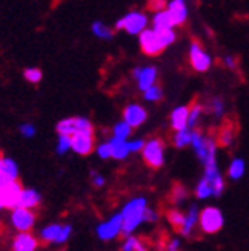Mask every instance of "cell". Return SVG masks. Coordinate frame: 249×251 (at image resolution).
Masks as SVG:
<instances>
[{
  "label": "cell",
  "mask_w": 249,
  "mask_h": 251,
  "mask_svg": "<svg viewBox=\"0 0 249 251\" xmlns=\"http://www.w3.org/2000/svg\"><path fill=\"white\" fill-rule=\"evenodd\" d=\"M164 92H162V87H160L159 84H153L150 86L148 89L144 91V98L147 100V101H159L160 98H162Z\"/></svg>",
  "instance_id": "obj_37"
},
{
  "label": "cell",
  "mask_w": 249,
  "mask_h": 251,
  "mask_svg": "<svg viewBox=\"0 0 249 251\" xmlns=\"http://www.w3.org/2000/svg\"><path fill=\"white\" fill-rule=\"evenodd\" d=\"M95 152L98 155V158L101 159H110L112 158V146L109 141L106 143H99L96 147H95Z\"/></svg>",
  "instance_id": "obj_38"
},
{
  "label": "cell",
  "mask_w": 249,
  "mask_h": 251,
  "mask_svg": "<svg viewBox=\"0 0 249 251\" xmlns=\"http://www.w3.org/2000/svg\"><path fill=\"white\" fill-rule=\"evenodd\" d=\"M91 181H92V185L96 188H101L106 184V178L98 172H91Z\"/></svg>",
  "instance_id": "obj_40"
},
{
  "label": "cell",
  "mask_w": 249,
  "mask_h": 251,
  "mask_svg": "<svg viewBox=\"0 0 249 251\" xmlns=\"http://www.w3.org/2000/svg\"><path fill=\"white\" fill-rule=\"evenodd\" d=\"M245 172H246L245 161L242 158H234L228 166V178L232 181H239L245 176Z\"/></svg>",
  "instance_id": "obj_29"
},
{
  "label": "cell",
  "mask_w": 249,
  "mask_h": 251,
  "mask_svg": "<svg viewBox=\"0 0 249 251\" xmlns=\"http://www.w3.org/2000/svg\"><path fill=\"white\" fill-rule=\"evenodd\" d=\"M122 228H124V221H122V215L119 211L116 215L110 216L109 219L99 222L95 228V233L98 236V239L109 242V241H115L118 237H121Z\"/></svg>",
  "instance_id": "obj_8"
},
{
  "label": "cell",
  "mask_w": 249,
  "mask_h": 251,
  "mask_svg": "<svg viewBox=\"0 0 249 251\" xmlns=\"http://www.w3.org/2000/svg\"><path fill=\"white\" fill-rule=\"evenodd\" d=\"M188 117H190V106L174 107L170 115V124L173 130H181L188 127Z\"/></svg>",
  "instance_id": "obj_20"
},
{
  "label": "cell",
  "mask_w": 249,
  "mask_h": 251,
  "mask_svg": "<svg viewBox=\"0 0 249 251\" xmlns=\"http://www.w3.org/2000/svg\"><path fill=\"white\" fill-rule=\"evenodd\" d=\"M133 78L136 80L139 89L144 92L150 86L156 84L158 80V69L155 66H145V68H135L133 69Z\"/></svg>",
  "instance_id": "obj_16"
},
{
  "label": "cell",
  "mask_w": 249,
  "mask_h": 251,
  "mask_svg": "<svg viewBox=\"0 0 249 251\" xmlns=\"http://www.w3.org/2000/svg\"><path fill=\"white\" fill-rule=\"evenodd\" d=\"M194 195L197 199L201 201H205V199H209V198H214V190H213V185L209 184V181L206 178H201L194 188Z\"/></svg>",
  "instance_id": "obj_30"
},
{
  "label": "cell",
  "mask_w": 249,
  "mask_h": 251,
  "mask_svg": "<svg viewBox=\"0 0 249 251\" xmlns=\"http://www.w3.org/2000/svg\"><path fill=\"white\" fill-rule=\"evenodd\" d=\"M124 121L129 123L132 127H139V126H142L147 118H148V112L144 106L138 104V103H132L129 104L126 109H124Z\"/></svg>",
  "instance_id": "obj_17"
},
{
  "label": "cell",
  "mask_w": 249,
  "mask_h": 251,
  "mask_svg": "<svg viewBox=\"0 0 249 251\" xmlns=\"http://www.w3.org/2000/svg\"><path fill=\"white\" fill-rule=\"evenodd\" d=\"M153 28L158 29V31L174 28L173 19H171V16H170V12H168L167 8L162 9V11L155 12V16H153Z\"/></svg>",
  "instance_id": "obj_25"
},
{
  "label": "cell",
  "mask_w": 249,
  "mask_h": 251,
  "mask_svg": "<svg viewBox=\"0 0 249 251\" xmlns=\"http://www.w3.org/2000/svg\"><path fill=\"white\" fill-rule=\"evenodd\" d=\"M145 141L144 140H133V141H129V147H130V152L132 153H138L142 150Z\"/></svg>",
  "instance_id": "obj_41"
},
{
  "label": "cell",
  "mask_w": 249,
  "mask_h": 251,
  "mask_svg": "<svg viewBox=\"0 0 249 251\" xmlns=\"http://www.w3.org/2000/svg\"><path fill=\"white\" fill-rule=\"evenodd\" d=\"M191 147L194 150L197 159L202 162L204 169L217 166V141L213 136H206L201 130L194 129Z\"/></svg>",
  "instance_id": "obj_2"
},
{
  "label": "cell",
  "mask_w": 249,
  "mask_h": 251,
  "mask_svg": "<svg viewBox=\"0 0 249 251\" xmlns=\"http://www.w3.org/2000/svg\"><path fill=\"white\" fill-rule=\"evenodd\" d=\"M153 250L155 247L148 242L145 237L135 236V234L124 237L121 248H119V251H153Z\"/></svg>",
  "instance_id": "obj_19"
},
{
  "label": "cell",
  "mask_w": 249,
  "mask_h": 251,
  "mask_svg": "<svg viewBox=\"0 0 249 251\" xmlns=\"http://www.w3.org/2000/svg\"><path fill=\"white\" fill-rule=\"evenodd\" d=\"M3 210H5V208H3L2 205H0V215H2V211H3Z\"/></svg>",
  "instance_id": "obj_44"
},
{
  "label": "cell",
  "mask_w": 249,
  "mask_h": 251,
  "mask_svg": "<svg viewBox=\"0 0 249 251\" xmlns=\"http://www.w3.org/2000/svg\"><path fill=\"white\" fill-rule=\"evenodd\" d=\"M204 112H206V110H205V106H202L201 103L194 101L190 106V117H188V127L190 129L197 127V124H199V121H201Z\"/></svg>",
  "instance_id": "obj_33"
},
{
  "label": "cell",
  "mask_w": 249,
  "mask_h": 251,
  "mask_svg": "<svg viewBox=\"0 0 249 251\" xmlns=\"http://www.w3.org/2000/svg\"><path fill=\"white\" fill-rule=\"evenodd\" d=\"M72 150V136L65 135V133H58L57 136V144H55V152L58 155H66Z\"/></svg>",
  "instance_id": "obj_34"
},
{
  "label": "cell",
  "mask_w": 249,
  "mask_h": 251,
  "mask_svg": "<svg viewBox=\"0 0 249 251\" xmlns=\"http://www.w3.org/2000/svg\"><path fill=\"white\" fill-rule=\"evenodd\" d=\"M40 204H42V195H40V192L35 190V188L23 187V190L20 193V198H19V205L24 207V208L35 210Z\"/></svg>",
  "instance_id": "obj_21"
},
{
  "label": "cell",
  "mask_w": 249,
  "mask_h": 251,
  "mask_svg": "<svg viewBox=\"0 0 249 251\" xmlns=\"http://www.w3.org/2000/svg\"><path fill=\"white\" fill-rule=\"evenodd\" d=\"M182 250V237H162L155 244V251H181Z\"/></svg>",
  "instance_id": "obj_23"
},
{
  "label": "cell",
  "mask_w": 249,
  "mask_h": 251,
  "mask_svg": "<svg viewBox=\"0 0 249 251\" xmlns=\"http://www.w3.org/2000/svg\"><path fill=\"white\" fill-rule=\"evenodd\" d=\"M148 26V17L142 11H130L126 16L116 20L115 29L126 31L130 35H139Z\"/></svg>",
  "instance_id": "obj_5"
},
{
  "label": "cell",
  "mask_w": 249,
  "mask_h": 251,
  "mask_svg": "<svg viewBox=\"0 0 249 251\" xmlns=\"http://www.w3.org/2000/svg\"><path fill=\"white\" fill-rule=\"evenodd\" d=\"M8 221H9V225L16 231H32L37 222V216L34 210L17 205L9 210Z\"/></svg>",
  "instance_id": "obj_7"
},
{
  "label": "cell",
  "mask_w": 249,
  "mask_h": 251,
  "mask_svg": "<svg viewBox=\"0 0 249 251\" xmlns=\"http://www.w3.org/2000/svg\"><path fill=\"white\" fill-rule=\"evenodd\" d=\"M165 218H167V221H168V224L171 225V227L176 231H179L182 228L183 222H185V211L181 210L179 207H171V208L167 210Z\"/></svg>",
  "instance_id": "obj_27"
},
{
  "label": "cell",
  "mask_w": 249,
  "mask_h": 251,
  "mask_svg": "<svg viewBox=\"0 0 249 251\" xmlns=\"http://www.w3.org/2000/svg\"><path fill=\"white\" fill-rule=\"evenodd\" d=\"M23 190V187L19 181L11 182L0 188V205L5 210H11L19 205V198Z\"/></svg>",
  "instance_id": "obj_14"
},
{
  "label": "cell",
  "mask_w": 249,
  "mask_h": 251,
  "mask_svg": "<svg viewBox=\"0 0 249 251\" xmlns=\"http://www.w3.org/2000/svg\"><path fill=\"white\" fill-rule=\"evenodd\" d=\"M92 34L96 37V39H101V40H110L113 39L115 35V29L106 25L101 20H96L92 23Z\"/></svg>",
  "instance_id": "obj_28"
},
{
  "label": "cell",
  "mask_w": 249,
  "mask_h": 251,
  "mask_svg": "<svg viewBox=\"0 0 249 251\" xmlns=\"http://www.w3.org/2000/svg\"><path fill=\"white\" fill-rule=\"evenodd\" d=\"M193 130L194 129H190V127H185V129H181V130H174L173 133V146L178 147V149H185L191 146V140H193Z\"/></svg>",
  "instance_id": "obj_24"
},
{
  "label": "cell",
  "mask_w": 249,
  "mask_h": 251,
  "mask_svg": "<svg viewBox=\"0 0 249 251\" xmlns=\"http://www.w3.org/2000/svg\"><path fill=\"white\" fill-rule=\"evenodd\" d=\"M205 110L208 112V114H211L213 117L216 118H220L223 114H225V101H223L222 98H211L208 100V103L205 106Z\"/></svg>",
  "instance_id": "obj_32"
},
{
  "label": "cell",
  "mask_w": 249,
  "mask_h": 251,
  "mask_svg": "<svg viewBox=\"0 0 249 251\" xmlns=\"http://www.w3.org/2000/svg\"><path fill=\"white\" fill-rule=\"evenodd\" d=\"M109 143L112 146V158L113 159L122 161L132 153L127 140H121V138H116V136H110Z\"/></svg>",
  "instance_id": "obj_22"
},
{
  "label": "cell",
  "mask_w": 249,
  "mask_h": 251,
  "mask_svg": "<svg viewBox=\"0 0 249 251\" xmlns=\"http://www.w3.org/2000/svg\"><path fill=\"white\" fill-rule=\"evenodd\" d=\"M199 215H201V208L196 204H191L185 210V222L182 228L178 231L181 237H193L196 230H199Z\"/></svg>",
  "instance_id": "obj_15"
},
{
  "label": "cell",
  "mask_w": 249,
  "mask_h": 251,
  "mask_svg": "<svg viewBox=\"0 0 249 251\" xmlns=\"http://www.w3.org/2000/svg\"><path fill=\"white\" fill-rule=\"evenodd\" d=\"M40 247V237L31 231H17L12 237L11 251H37Z\"/></svg>",
  "instance_id": "obj_13"
},
{
  "label": "cell",
  "mask_w": 249,
  "mask_h": 251,
  "mask_svg": "<svg viewBox=\"0 0 249 251\" xmlns=\"http://www.w3.org/2000/svg\"><path fill=\"white\" fill-rule=\"evenodd\" d=\"M223 63H225V66L231 71H235L237 69V58H235L234 55H226L225 58H223Z\"/></svg>",
  "instance_id": "obj_43"
},
{
  "label": "cell",
  "mask_w": 249,
  "mask_h": 251,
  "mask_svg": "<svg viewBox=\"0 0 249 251\" xmlns=\"http://www.w3.org/2000/svg\"><path fill=\"white\" fill-rule=\"evenodd\" d=\"M95 135L93 130H84L72 135V152L80 156L91 155L95 150Z\"/></svg>",
  "instance_id": "obj_12"
},
{
  "label": "cell",
  "mask_w": 249,
  "mask_h": 251,
  "mask_svg": "<svg viewBox=\"0 0 249 251\" xmlns=\"http://www.w3.org/2000/svg\"><path fill=\"white\" fill-rule=\"evenodd\" d=\"M72 225L70 224H60V222H52L45 225L43 228L39 231L40 241L49 245H65L72 236Z\"/></svg>",
  "instance_id": "obj_3"
},
{
  "label": "cell",
  "mask_w": 249,
  "mask_h": 251,
  "mask_svg": "<svg viewBox=\"0 0 249 251\" xmlns=\"http://www.w3.org/2000/svg\"><path fill=\"white\" fill-rule=\"evenodd\" d=\"M147 210H148V201L144 196H136L124 204V207L121 208V215L124 221L122 237L135 234V231L142 224H147Z\"/></svg>",
  "instance_id": "obj_1"
},
{
  "label": "cell",
  "mask_w": 249,
  "mask_h": 251,
  "mask_svg": "<svg viewBox=\"0 0 249 251\" xmlns=\"http://www.w3.org/2000/svg\"><path fill=\"white\" fill-rule=\"evenodd\" d=\"M132 130H133L132 126L122 120L113 126V129H112V136L121 138V140H127V138L132 135Z\"/></svg>",
  "instance_id": "obj_35"
},
{
  "label": "cell",
  "mask_w": 249,
  "mask_h": 251,
  "mask_svg": "<svg viewBox=\"0 0 249 251\" xmlns=\"http://www.w3.org/2000/svg\"><path fill=\"white\" fill-rule=\"evenodd\" d=\"M23 78L31 84H39L43 80V72L39 68H26L23 71Z\"/></svg>",
  "instance_id": "obj_36"
},
{
  "label": "cell",
  "mask_w": 249,
  "mask_h": 251,
  "mask_svg": "<svg viewBox=\"0 0 249 251\" xmlns=\"http://www.w3.org/2000/svg\"><path fill=\"white\" fill-rule=\"evenodd\" d=\"M190 65L196 72H206L213 65V58L197 40H193L190 45Z\"/></svg>",
  "instance_id": "obj_11"
},
{
  "label": "cell",
  "mask_w": 249,
  "mask_h": 251,
  "mask_svg": "<svg viewBox=\"0 0 249 251\" xmlns=\"http://www.w3.org/2000/svg\"><path fill=\"white\" fill-rule=\"evenodd\" d=\"M19 133L23 136V138H34L35 133H37V127L32 124V123H22L19 126Z\"/></svg>",
  "instance_id": "obj_39"
},
{
  "label": "cell",
  "mask_w": 249,
  "mask_h": 251,
  "mask_svg": "<svg viewBox=\"0 0 249 251\" xmlns=\"http://www.w3.org/2000/svg\"><path fill=\"white\" fill-rule=\"evenodd\" d=\"M139 46L142 49V52L147 55H159L165 49V45L162 42L160 32L155 28L152 29H144L139 34Z\"/></svg>",
  "instance_id": "obj_9"
},
{
  "label": "cell",
  "mask_w": 249,
  "mask_h": 251,
  "mask_svg": "<svg viewBox=\"0 0 249 251\" xmlns=\"http://www.w3.org/2000/svg\"><path fill=\"white\" fill-rule=\"evenodd\" d=\"M167 9L173 19L174 26H183L188 20V5L186 0H170Z\"/></svg>",
  "instance_id": "obj_18"
},
{
  "label": "cell",
  "mask_w": 249,
  "mask_h": 251,
  "mask_svg": "<svg viewBox=\"0 0 249 251\" xmlns=\"http://www.w3.org/2000/svg\"><path fill=\"white\" fill-rule=\"evenodd\" d=\"M141 153L148 167L160 169L165 164V144L160 138H152V140L145 141Z\"/></svg>",
  "instance_id": "obj_6"
},
{
  "label": "cell",
  "mask_w": 249,
  "mask_h": 251,
  "mask_svg": "<svg viewBox=\"0 0 249 251\" xmlns=\"http://www.w3.org/2000/svg\"><path fill=\"white\" fill-rule=\"evenodd\" d=\"M55 130H57V133H65V135L72 136L78 132L93 130V124L86 117H68V118H63L57 123Z\"/></svg>",
  "instance_id": "obj_10"
},
{
  "label": "cell",
  "mask_w": 249,
  "mask_h": 251,
  "mask_svg": "<svg viewBox=\"0 0 249 251\" xmlns=\"http://www.w3.org/2000/svg\"><path fill=\"white\" fill-rule=\"evenodd\" d=\"M148 8H150L153 12L162 11V9H165V0H150V3H148Z\"/></svg>",
  "instance_id": "obj_42"
},
{
  "label": "cell",
  "mask_w": 249,
  "mask_h": 251,
  "mask_svg": "<svg viewBox=\"0 0 249 251\" xmlns=\"http://www.w3.org/2000/svg\"><path fill=\"white\" fill-rule=\"evenodd\" d=\"M225 225V215L219 207L208 205L199 215V230L205 234H216Z\"/></svg>",
  "instance_id": "obj_4"
},
{
  "label": "cell",
  "mask_w": 249,
  "mask_h": 251,
  "mask_svg": "<svg viewBox=\"0 0 249 251\" xmlns=\"http://www.w3.org/2000/svg\"><path fill=\"white\" fill-rule=\"evenodd\" d=\"M235 126L232 123H226L223 124V127L220 129L219 132V136H217V143L222 146V147H229L232 146L234 140H235Z\"/></svg>",
  "instance_id": "obj_26"
},
{
  "label": "cell",
  "mask_w": 249,
  "mask_h": 251,
  "mask_svg": "<svg viewBox=\"0 0 249 251\" xmlns=\"http://www.w3.org/2000/svg\"><path fill=\"white\" fill-rule=\"evenodd\" d=\"M186 199H188V190H186V187H183L182 184H176V185L171 188L170 201H171V204L174 207L182 205Z\"/></svg>",
  "instance_id": "obj_31"
}]
</instances>
